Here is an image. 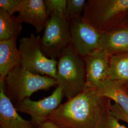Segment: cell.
Wrapping results in <instances>:
<instances>
[{"mask_svg": "<svg viewBox=\"0 0 128 128\" xmlns=\"http://www.w3.org/2000/svg\"><path fill=\"white\" fill-rule=\"evenodd\" d=\"M100 50L110 56L128 53V27L122 26L102 33Z\"/></svg>", "mask_w": 128, "mask_h": 128, "instance_id": "7c38bea8", "label": "cell"}, {"mask_svg": "<svg viewBox=\"0 0 128 128\" xmlns=\"http://www.w3.org/2000/svg\"><path fill=\"white\" fill-rule=\"evenodd\" d=\"M46 12L48 15L54 12L59 14L68 18L67 17V0H45Z\"/></svg>", "mask_w": 128, "mask_h": 128, "instance_id": "ac0fdd59", "label": "cell"}, {"mask_svg": "<svg viewBox=\"0 0 128 128\" xmlns=\"http://www.w3.org/2000/svg\"><path fill=\"white\" fill-rule=\"evenodd\" d=\"M110 80L128 90V53L110 56Z\"/></svg>", "mask_w": 128, "mask_h": 128, "instance_id": "9a60e30c", "label": "cell"}, {"mask_svg": "<svg viewBox=\"0 0 128 128\" xmlns=\"http://www.w3.org/2000/svg\"><path fill=\"white\" fill-rule=\"evenodd\" d=\"M22 0H0V9L4 10L9 14L14 15L18 12L21 8Z\"/></svg>", "mask_w": 128, "mask_h": 128, "instance_id": "ffe728a7", "label": "cell"}, {"mask_svg": "<svg viewBox=\"0 0 128 128\" xmlns=\"http://www.w3.org/2000/svg\"><path fill=\"white\" fill-rule=\"evenodd\" d=\"M37 128H61L56 125L55 124L50 121H46L45 122L42 124Z\"/></svg>", "mask_w": 128, "mask_h": 128, "instance_id": "7402d4cb", "label": "cell"}, {"mask_svg": "<svg viewBox=\"0 0 128 128\" xmlns=\"http://www.w3.org/2000/svg\"><path fill=\"white\" fill-rule=\"evenodd\" d=\"M96 89L102 96L114 101L128 115V90L110 79Z\"/></svg>", "mask_w": 128, "mask_h": 128, "instance_id": "5bb4252c", "label": "cell"}, {"mask_svg": "<svg viewBox=\"0 0 128 128\" xmlns=\"http://www.w3.org/2000/svg\"><path fill=\"white\" fill-rule=\"evenodd\" d=\"M110 110L119 120L124 121L128 124V115L117 104L115 103L114 104H111L110 106Z\"/></svg>", "mask_w": 128, "mask_h": 128, "instance_id": "44dd1931", "label": "cell"}, {"mask_svg": "<svg viewBox=\"0 0 128 128\" xmlns=\"http://www.w3.org/2000/svg\"><path fill=\"white\" fill-rule=\"evenodd\" d=\"M18 38L0 41V81H4L10 71L21 65V59L17 47Z\"/></svg>", "mask_w": 128, "mask_h": 128, "instance_id": "4fadbf2b", "label": "cell"}, {"mask_svg": "<svg viewBox=\"0 0 128 128\" xmlns=\"http://www.w3.org/2000/svg\"><path fill=\"white\" fill-rule=\"evenodd\" d=\"M58 86L55 78L32 73L19 66L10 71L4 80L5 94L16 105L35 92Z\"/></svg>", "mask_w": 128, "mask_h": 128, "instance_id": "277c9868", "label": "cell"}, {"mask_svg": "<svg viewBox=\"0 0 128 128\" xmlns=\"http://www.w3.org/2000/svg\"><path fill=\"white\" fill-rule=\"evenodd\" d=\"M128 15V0H89L82 21L104 33L123 26Z\"/></svg>", "mask_w": 128, "mask_h": 128, "instance_id": "7a4b0ae2", "label": "cell"}, {"mask_svg": "<svg viewBox=\"0 0 128 128\" xmlns=\"http://www.w3.org/2000/svg\"><path fill=\"white\" fill-rule=\"evenodd\" d=\"M71 37L70 45L84 58L96 50L100 49L102 33L84 22L82 16L69 21Z\"/></svg>", "mask_w": 128, "mask_h": 128, "instance_id": "ba28073f", "label": "cell"}, {"mask_svg": "<svg viewBox=\"0 0 128 128\" xmlns=\"http://www.w3.org/2000/svg\"><path fill=\"white\" fill-rule=\"evenodd\" d=\"M41 37L30 33L20 40L18 50L21 65L32 73L55 78L57 71V60L51 59L43 53L40 46Z\"/></svg>", "mask_w": 128, "mask_h": 128, "instance_id": "5b68a950", "label": "cell"}, {"mask_svg": "<svg viewBox=\"0 0 128 128\" xmlns=\"http://www.w3.org/2000/svg\"><path fill=\"white\" fill-rule=\"evenodd\" d=\"M110 56L96 50L84 58L87 86L94 89L110 79Z\"/></svg>", "mask_w": 128, "mask_h": 128, "instance_id": "9c48e42d", "label": "cell"}, {"mask_svg": "<svg viewBox=\"0 0 128 128\" xmlns=\"http://www.w3.org/2000/svg\"><path fill=\"white\" fill-rule=\"evenodd\" d=\"M71 40L68 20L58 13H53L40 38L43 53L50 58L56 60L61 51L70 45Z\"/></svg>", "mask_w": 128, "mask_h": 128, "instance_id": "8992f818", "label": "cell"}, {"mask_svg": "<svg viewBox=\"0 0 128 128\" xmlns=\"http://www.w3.org/2000/svg\"><path fill=\"white\" fill-rule=\"evenodd\" d=\"M0 126L1 128H37L31 120L23 119L5 94L4 82H0Z\"/></svg>", "mask_w": 128, "mask_h": 128, "instance_id": "8fae6325", "label": "cell"}, {"mask_svg": "<svg viewBox=\"0 0 128 128\" xmlns=\"http://www.w3.org/2000/svg\"><path fill=\"white\" fill-rule=\"evenodd\" d=\"M123 26L128 27V16H127V17H126V18L125 19L124 22Z\"/></svg>", "mask_w": 128, "mask_h": 128, "instance_id": "603a6c76", "label": "cell"}, {"mask_svg": "<svg viewBox=\"0 0 128 128\" xmlns=\"http://www.w3.org/2000/svg\"><path fill=\"white\" fill-rule=\"evenodd\" d=\"M96 128H127L119 124V120L112 112L110 108L102 116Z\"/></svg>", "mask_w": 128, "mask_h": 128, "instance_id": "d6986e66", "label": "cell"}, {"mask_svg": "<svg viewBox=\"0 0 128 128\" xmlns=\"http://www.w3.org/2000/svg\"><path fill=\"white\" fill-rule=\"evenodd\" d=\"M64 92L59 86L56 88L50 96L35 101L26 98L14 105L17 112L30 116L31 121L36 127L47 121L48 118L61 104Z\"/></svg>", "mask_w": 128, "mask_h": 128, "instance_id": "52a82bcc", "label": "cell"}, {"mask_svg": "<svg viewBox=\"0 0 128 128\" xmlns=\"http://www.w3.org/2000/svg\"><path fill=\"white\" fill-rule=\"evenodd\" d=\"M87 2L85 0H67V17L69 21L81 17Z\"/></svg>", "mask_w": 128, "mask_h": 128, "instance_id": "e0dca14e", "label": "cell"}, {"mask_svg": "<svg viewBox=\"0 0 128 128\" xmlns=\"http://www.w3.org/2000/svg\"><path fill=\"white\" fill-rule=\"evenodd\" d=\"M18 12L19 20L33 26L37 33L44 29L50 18L43 0H22Z\"/></svg>", "mask_w": 128, "mask_h": 128, "instance_id": "30bf717a", "label": "cell"}, {"mask_svg": "<svg viewBox=\"0 0 128 128\" xmlns=\"http://www.w3.org/2000/svg\"><path fill=\"white\" fill-rule=\"evenodd\" d=\"M58 59L55 80L69 100L87 87L84 58L70 45L61 51Z\"/></svg>", "mask_w": 128, "mask_h": 128, "instance_id": "3957f363", "label": "cell"}, {"mask_svg": "<svg viewBox=\"0 0 128 128\" xmlns=\"http://www.w3.org/2000/svg\"><path fill=\"white\" fill-rule=\"evenodd\" d=\"M22 29V22L17 17L0 9V41L18 38Z\"/></svg>", "mask_w": 128, "mask_h": 128, "instance_id": "2e32d148", "label": "cell"}, {"mask_svg": "<svg viewBox=\"0 0 128 128\" xmlns=\"http://www.w3.org/2000/svg\"><path fill=\"white\" fill-rule=\"evenodd\" d=\"M111 100L96 89L87 87L61 104L48 118L61 128H96L102 116L110 108Z\"/></svg>", "mask_w": 128, "mask_h": 128, "instance_id": "6da1fadb", "label": "cell"}]
</instances>
